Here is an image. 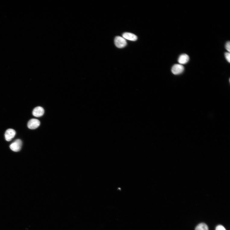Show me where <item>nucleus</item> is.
Masks as SVG:
<instances>
[{
	"label": "nucleus",
	"mask_w": 230,
	"mask_h": 230,
	"mask_svg": "<svg viewBox=\"0 0 230 230\" xmlns=\"http://www.w3.org/2000/svg\"><path fill=\"white\" fill-rule=\"evenodd\" d=\"M115 43L117 47L122 48L125 47L127 44L126 40L123 37L117 36L115 39Z\"/></svg>",
	"instance_id": "1"
},
{
	"label": "nucleus",
	"mask_w": 230,
	"mask_h": 230,
	"mask_svg": "<svg viewBox=\"0 0 230 230\" xmlns=\"http://www.w3.org/2000/svg\"><path fill=\"white\" fill-rule=\"evenodd\" d=\"M22 145V142L20 139H18L13 143L10 146L11 150L15 152H18L21 150Z\"/></svg>",
	"instance_id": "2"
},
{
	"label": "nucleus",
	"mask_w": 230,
	"mask_h": 230,
	"mask_svg": "<svg viewBox=\"0 0 230 230\" xmlns=\"http://www.w3.org/2000/svg\"><path fill=\"white\" fill-rule=\"evenodd\" d=\"M40 121L37 119H33L30 120L28 123V127L31 130L36 129L40 125Z\"/></svg>",
	"instance_id": "3"
},
{
	"label": "nucleus",
	"mask_w": 230,
	"mask_h": 230,
	"mask_svg": "<svg viewBox=\"0 0 230 230\" xmlns=\"http://www.w3.org/2000/svg\"><path fill=\"white\" fill-rule=\"evenodd\" d=\"M184 70V67L180 64L174 65L172 68V73L174 74L178 75L182 73Z\"/></svg>",
	"instance_id": "4"
},
{
	"label": "nucleus",
	"mask_w": 230,
	"mask_h": 230,
	"mask_svg": "<svg viewBox=\"0 0 230 230\" xmlns=\"http://www.w3.org/2000/svg\"><path fill=\"white\" fill-rule=\"evenodd\" d=\"M16 135L15 131L13 129H10L7 130L5 133V137L8 141H11Z\"/></svg>",
	"instance_id": "5"
},
{
	"label": "nucleus",
	"mask_w": 230,
	"mask_h": 230,
	"mask_svg": "<svg viewBox=\"0 0 230 230\" xmlns=\"http://www.w3.org/2000/svg\"><path fill=\"white\" fill-rule=\"evenodd\" d=\"M44 113V110L40 106L37 107L33 111V114L36 117H39L43 115Z\"/></svg>",
	"instance_id": "6"
},
{
	"label": "nucleus",
	"mask_w": 230,
	"mask_h": 230,
	"mask_svg": "<svg viewBox=\"0 0 230 230\" xmlns=\"http://www.w3.org/2000/svg\"><path fill=\"white\" fill-rule=\"evenodd\" d=\"M122 36L125 39L132 41H135L137 39V37L136 35L130 33H124L122 35Z\"/></svg>",
	"instance_id": "7"
},
{
	"label": "nucleus",
	"mask_w": 230,
	"mask_h": 230,
	"mask_svg": "<svg viewBox=\"0 0 230 230\" xmlns=\"http://www.w3.org/2000/svg\"><path fill=\"white\" fill-rule=\"evenodd\" d=\"M189 60V57L188 55L184 54L181 55L178 59V62L180 65H184L188 62Z\"/></svg>",
	"instance_id": "8"
},
{
	"label": "nucleus",
	"mask_w": 230,
	"mask_h": 230,
	"mask_svg": "<svg viewBox=\"0 0 230 230\" xmlns=\"http://www.w3.org/2000/svg\"><path fill=\"white\" fill-rule=\"evenodd\" d=\"M195 230H209L207 225L204 223H201L196 228Z\"/></svg>",
	"instance_id": "9"
},
{
	"label": "nucleus",
	"mask_w": 230,
	"mask_h": 230,
	"mask_svg": "<svg viewBox=\"0 0 230 230\" xmlns=\"http://www.w3.org/2000/svg\"><path fill=\"white\" fill-rule=\"evenodd\" d=\"M225 58L227 61L230 63V54L229 52H227L225 54Z\"/></svg>",
	"instance_id": "10"
},
{
	"label": "nucleus",
	"mask_w": 230,
	"mask_h": 230,
	"mask_svg": "<svg viewBox=\"0 0 230 230\" xmlns=\"http://www.w3.org/2000/svg\"><path fill=\"white\" fill-rule=\"evenodd\" d=\"M216 230H226V229L222 225H219L216 227Z\"/></svg>",
	"instance_id": "11"
},
{
	"label": "nucleus",
	"mask_w": 230,
	"mask_h": 230,
	"mask_svg": "<svg viewBox=\"0 0 230 230\" xmlns=\"http://www.w3.org/2000/svg\"><path fill=\"white\" fill-rule=\"evenodd\" d=\"M225 48L229 52L230 51V43L229 41L225 45Z\"/></svg>",
	"instance_id": "12"
}]
</instances>
